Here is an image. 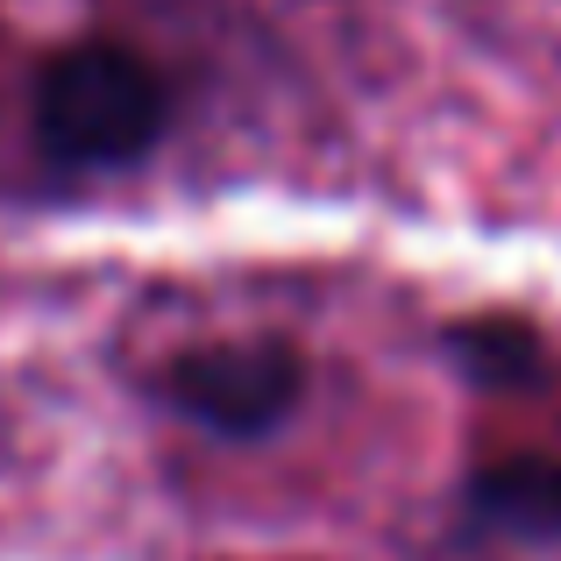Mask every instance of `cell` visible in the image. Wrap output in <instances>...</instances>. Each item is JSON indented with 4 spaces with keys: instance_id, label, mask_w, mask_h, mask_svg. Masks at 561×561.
Here are the masks:
<instances>
[{
    "instance_id": "cell-2",
    "label": "cell",
    "mask_w": 561,
    "mask_h": 561,
    "mask_svg": "<svg viewBox=\"0 0 561 561\" xmlns=\"http://www.w3.org/2000/svg\"><path fill=\"white\" fill-rule=\"evenodd\" d=\"M157 391L192 426H214V434H271L299 405V356L285 342L192 348V356H179L157 377Z\"/></svg>"
},
{
    "instance_id": "cell-3",
    "label": "cell",
    "mask_w": 561,
    "mask_h": 561,
    "mask_svg": "<svg viewBox=\"0 0 561 561\" xmlns=\"http://www.w3.org/2000/svg\"><path fill=\"white\" fill-rule=\"evenodd\" d=\"M477 512L497 519L505 534L554 540L561 534V469L540 462V455H519V462L483 469V477H477Z\"/></svg>"
},
{
    "instance_id": "cell-4",
    "label": "cell",
    "mask_w": 561,
    "mask_h": 561,
    "mask_svg": "<svg viewBox=\"0 0 561 561\" xmlns=\"http://www.w3.org/2000/svg\"><path fill=\"white\" fill-rule=\"evenodd\" d=\"M455 348H462V356L477 363L483 377H512V370H526V363H534L526 334H497V328H483V334H462Z\"/></svg>"
},
{
    "instance_id": "cell-1",
    "label": "cell",
    "mask_w": 561,
    "mask_h": 561,
    "mask_svg": "<svg viewBox=\"0 0 561 561\" xmlns=\"http://www.w3.org/2000/svg\"><path fill=\"white\" fill-rule=\"evenodd\" d=\"M164 128V85L114 43L65 50L36 85V136L65 171H107L142 157Z\"/></svg>"
}]
</instances>
